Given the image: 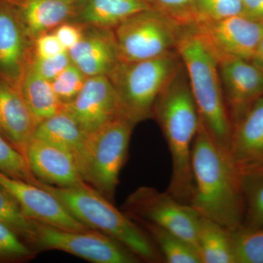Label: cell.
Listing matches in <instances>:
<instances>
[{"label": "cell", "instance_id": "cell-1", "mask_svg": "<svg viewBox=\"0 0 263 263\" xmlns=\"http://www.w3.org/2000/svg\"><path fill=\"white\" fill-rule=\"evenodd\" d=\"M192 176L190 205L200 216L229 230L242 226L245 203L239 169L201 122L192 150Z\"/></svg>", "mask_w": 263, "mask_h": 263}, {"label": "cell", "instance_id": "cell-2", "mask_svg": "<svg viewBox=\"0 0 263 263\" xmlns=\"http://www.w3.org/2000/svg\"><path fill=\"white\" fill-rule=\"evenodd\" d=\"M153 118L160 125L172 160L167 191L179 202L190 205L192 150L200 119L183 63L157 99Z\"/></svg>", "mask_w": 263, "mask_h": 263}, {"label": "cell", "instance_id": "cell-3", "mask_svg": "<svg viewBox=\"0 0 263 263\" xmlns=\"http://www.w3.org/2000/svg\"><path fill=\"white\" fill-rule=\"evenodd\" d=\"M176 50L184 66L200 122L224 150L229 148L232 124L216 57L193 25L183 28Z\"/></svg>", "mask_w": 263, "mask_h": 263}, {"label": "cell", "instance_id": "cell-4", "mask_svg": "<svg viewBox=\"0 0 263 263\" xmlns=\"http://www.w3.org/2000/svg\"><path fill=\"white\" fill-rule=\"evenodd\" d=\"M34 184L56 197L84 226L120 242L141 260L164 262L162 254L146 232L89 185L81 187H58L38 180Z\"/></svg>", "mask_w": 263, "mask_h": 263}, {"label": "cell", "instance_id": "cell-5", "mask_svg": "<svg viewBox=\"0 0 263 263\" xmlns=\"http://www.w3.org/2000/svg\"><path fill=\"white\" fill-rule=\"evenodd\" d=\"M181 65L176 49L151 60L118 62L107 76L117 93L119 118L134 127L153 118L157 99Z\"/></svg>", "mask_w": 263, "mask_h": 263}, {"label": "cell", "instance_id": "cell-6", "mask_svg": "<svg viewBox=\"0 0 263 263\" xmlns=\"http://www.w3.org/2000/svg\"><path fill=\"white\" fill-rule=\"evenodd\" d=\"M134 126L122 118L89 135L88 152L81 174L85 182L113 202L121 170L127 160Z\"/></svg>", "mask_w": 263, "mask_h": 263}, {"label": "cell", "instance_id": "cell-7", "mask_svg": "<svg viewBox=\"0 0 263 263\" xmlns=\"http://www.w3.org/2000/svg\"><path fill=\"white\" fill-rule=\"evenodd\" d=\"M183 28L154 9L129 17L113 29L119 61H143L176 49Z\"/></svg>", "mask_w": 263, "mask_h": 263}, {"label": "cell", "instance_id": "cell-8", "mask_svg": "<svg viewBox=\"0 0 263 263\" xmlns=\"http://www.w3.org/2000/svg\"><path fill=\"white\" fill-rule=\"evenodd\" d=\"M32 248L62 251L95 263L141 262L125 246L100 232L61 229L38 221Z\"/></svg>", "mask_w": 263, "mask_h": 263}, {"label": "cell", "instance_id": "cell-9", "mask_svg": "<svg viewBox=\"0 0 263 263\" xmlns=\"http://www.w3.org/2000/svg\"><path fill=\"white\" fill-rule=\"evenodd\" d=\"M122 209L131 219H141L163 228L197 248L200 214L191 205L176 200L168 192L141 186L127 197Z\"/></svg>", "mask_w": 263, "mask_h": 263}, {"label": "cell", "instance_id": "cell-10", "mask_svg": "<svg viewBox=\"0 0 263 263\" xmlns=\"http://www.w3.org/2000/svg\"><path fill=\"white\" fill-rule=\"evenodd\" d=\"M216 60L235 57L252 61L263 35V22L245 15L194 24Z\"/></svg>", "mask_w": 263, "mask_h": 263}, {"label": "cell", "instance_id": "cell-11", "mask_svg": "<svg viewBox=\"0 0 263 263\" xmlns=\"http://www.w3.org/2000/svg\"><path fill=\"white\" fill-rule=\"evenodd\" d=\"M0 186L32 220L61 229L91 230L74 217L56 197L37 185L13 179L0 171Z\"/></svg>", "mask_w": 263, "mask_h": 263}, {"label": "cell", "instance_id": "cell-12", "mask_svg": "<svg viewBox=\"0 0 263 263\" xmlns=\"http://www.w3.org/2000/svg\"><path fill=\"white\" fill-rule=\"evenodd\" d=\"M63 109L87 135L119 118L117 93L107 76L88 77L79 94Z\"/></svg>", "mask_w": 263, "mask_h": 263}, {"label": "cell", "instance_id": "cell-13", "mask_svg": "<svg viewBox=\"0 0 263 263\" xmlns=\"http://www.w3.org/2000/svg\"><path fill=\"white\" fill-rule=\"evenodd\" d=\"M219 76L232 124L263 96V70L235 57L218 60Z\"/></svg>", "mask_w": 263, "mask_h": 263}, {"label": "cell", "instance_id": "cell-14", "mask_svg": "<svg viewBox=\"0 0 263 263\" xmlns=\"http://www.w3.org/2000/svg\"><path fill=\"white\" fill-rule=\"evenodd\" d=\"M32 49L14 5L0 0V79L18 90Z\"/></svg>", "mask_w": 263, "mask_h": 263}, {"label": "cell", "instance_id": "cell-15", "mask_svg": "<svg viewBox=\"0 0 263 263\" xmlns=\"http://www.w3.org/2000/svg\"><path fill=\"white\" fill-rule=\"evenodd\" d=\"M34 177L46 184L58 187L87 186L73 156L48 142L33 138L25 155Z\"/></svg>", "mask_w": 263, "mask_h": 263}, {"label": "cell", "instance_id": "cell-16", "mask_svg": "<svg viewBox=\"0 0 263 263\" xmlns=\"http://www.w3.org/2000/svg\"><path fill=\"white\" fill-rule=\"evenodd\" d=\"M67 51L72 63L87 77L108 76L119 62L110 29L84 26L81 41Z\"/></svg>", "mask_w": 263, "mask_h": 263}, {"label": "cell", "instance_id": "cell-17", "mask_svg": "<svg viewBox=\"0 0 263 263\" xmlns=\"http://www.w3.org/2000/svg\"><path fill=\"white\" fill-rule=\"evenodd\" d=\"M228 153L238 169L263 164V96L233 124Z\"/></svg>", "mask_w": 263, "mask_h": 263}, {"label": "cell", "instance_id": "cell-18", "mask_svg": "<svg viewBox=\"0 0 263 263\" xmlns=\"http://www.w3.org/2000/svg\"><path fill=\"white\" fill-rule=\"evenodd\" d=\"M37 126L19 90L0 79V133L25 157Z\"/></svg>", "mask_w": 263, "mask_h": 263}, {"label": "cell", "instance_id": "cell-19", "mask_svg": "<svg viewBox=\"0 0 263 263\" xmlns=\"http://www.w3.org/2000/svg\"><path fill=\"white\" fill-rule=\"evenodd\" d=\"M14 5L21 22L33 41L54 30L75 14L76 0H8Z\"/></svg>", "mask_w": 263, "mask_h": 263}, {"label": "cell", "instance_id": "cell-20", "mask_svg": "<svg viewBox=\"0 0 263 263\" xmlns=\"http://www.w3.org/2000/svg\"><path fill=\"white\" fill-rule=\"evenodd\" d=\"M149 9L146 0H76L70 22L114 29L129 17Z\"/></svg>", "mask_w": 263, "mask_h": 263}, {"label": "cell", "instance_id": "cell-21", "mask_svg": "<svg viewBox=\"0 0 263 263\" xmlns=\"http://www.w3.org/2000/svg\"><path fill=\"white\" fill-rule=\"evenodd\" d=\"M34 138L68 152L75 158L81 174L87 155L89 135L81 129L64 109L40 122L34 132Z\"/></svg>", "mask_w": 263, "mask_h": 263}, {"label": "cell", "instance_id": "cell-22", "mask_svg": "<svg viewBox=\"0 0 263 263\" xmlns=\"http://www.w3.org/2000/svg\"><path fill=\"white\" fill-rule=\"evenodd\" d=\"M18 90L37 124L63 110V103L53 91L51 83L38 74L29 63Z\"/></svg>", "mask_w": 263, "mask_h": 263}, {"label": "cell", "instance_id": "cell-23", "mask_svg": "<svg viewBox=\"0 0 263 263\" xmlns=\"http://www.w3.org/2000/svg\"><path fill=\"white\" fill-rule=\"evenodd\" d=\"M197 247L202 263H235L230 230L201 216L197 228Z\"/></svg>", "mask_w": 263, "mask_h": 263}, {"label": "cell", "instance_id": "cell-24", "mask_svg": "<svg viewBox=\"0 0 263 263\" xmlns=\"http://www.w3.org/2000/svg\"><path fill=\"white\" fill-rule=\"evenodd\" d=\"M141 227L159 249L164 262L202 263L197 247L169 230L148 221L133 219Z\"/></svg>", "mask_w": 263, "mask_h": 263}, {"label": "cell", "instance_id": "cell-25", "mask_svg": "<svg viewBox=\"0 0 263 263\" xmlns=\"http://www.w3.org/2000/svg\"><path fill=\"white\" fill-rule=\"evenodd\" d=\"M240 186L245 203L243 226L263 227V164L239 169Z\"/></svg>", "mask_w": 263, "mask_h": 263}, {"label": "cell", "instance_id": "cell-26", "mask_svg": "<svg viewBox=\"0 0 263 263\" xmlns=\"http://www.w3.org/2000/svg\"><path fill=\"white\" fill-rule=\"evenodd\" d=\"M235 263H263V227L230 230Z\"/></svg>", "mask_w": 263, "mask_h": 263}, {"label": "cell", "instance_id": "cell-27", "mask_svg": "<svg viewBox=\"0 0 263 263\" xmlns=\"http://www.w3.org/2000/svg\"><path fill=\"white\" fill-rule=\"evenodd\" d=\"M0 221L11 228L32 247L37 221L32 220L22 210L14 199L0 186Z\"/></svg>", "mask_w": 263, "mask_h": 263}, {"label": "cell", "instance_id": "cell-28", "mask_svg": "<svg viewBox=\"0 0 263 263\" xmlns=\"http://www.w3.org/2000/svg\"><path fill=\"white\" fill-rule=\"evenodd\" d=\"M195 24L216 22L243 15L242 0H193Z\"/></svg>", "mask_w": 263, "mask_h": 263}, {"label": "cell", "instance_id": "cell-29", "mask_svg": "<svg viewBox=\"0 0 263 263\" xmlns=\"http://www.w3.org/2000/svg\"><path fill=\"white\" fill-rule=\"evenodd\" d=\"M0 171L27 182L34 183L37 179L29 169L27 159L0 133Z\"/></svg>", "mask_w": 263, "mask_h": 263}, {"label": "cell", "instance_id": "cell-30", "mask_svg": "<svg viewBox=\"0 0 263 263\" xmlns=\"http://www.w3.org/2000/svg\"><path fill=\"white\" fill-rule=\"evenodd\" d=\"M36 253L11 228L0 221V262L29 260Z\"/></svg>", "mask_w": 263, "mask_h": 263}, {"label": "cell", "instance_id": "cell-31", "mask_svg": "<svg viewBox=\"0 0 263 263\" xmlns=\"http://www.w3.org/2000/svg\"><path fill=\"white\" fill-rule=\"evenodd\" d=\"M87 78L77 66L72 63L51 83L57 96L65 105L79 94Z\"/></svg>", "mask_w": 263, "mask_h": 263}, {"label": "cell", "instance_id": "cell-32", "mask_svg": "<svg viewBox=\"0 0 263 263\" xmlns=\"http://www.w3.org/2000/svg\"><path fill=\"white\" fill-rule=\"evenodd\" d=\"M152 9L160 12L181 27L195 24L193 0H146Z\"/></svg>", "mask_w": 263, "mask_h": 263}, {"label": "cell", "instance_id": "cell-33", "mask_svg": "<svg viewBox=\"0 0 263 263\" xmlns=\"http://www.w3.org/2000/svg\"><path fill=\"white\" fill-rule=\"evenodd\" d=\"M72 63V60L67 51L48 58H39L32 55L29 62L33 69L38 74L50 82L54 80L66 67Z\"/></svg>", "mask_w": 263, "mask_h": 263}, {"label": "cell", "instance_id": "cell-34", "mask_svg": "<svg viewBox=\"0 0 263 263\" xmlns=\"http://www.w3.org/2000/svg\"><path fill=\"white\" fill-rule=\"evenodd\" d=\"M67 51L52 32L44 33L33 41L32 55L39 58H48Z\"/></svg>", "mask_w": 263, "mask_h": 263}, {"label": "cell", "instance_id": "cell-35", "mask_svg": "<svg viewBox=\"0 0 263 263\" xmlns=\"http://www.w3.org/2000/svg\"><path fill=\"white\" fill-rule=\"evenodd\" d=\"M84 30V25L67 22L57 27L53 32L65 49L68 51L81 41Z\"/></svg>", "mask_w": 263, "mask_h": 263}, {"label": "cell", "instance_id": "cell-36", "mask_svg": "<svg viewBox=\"0 0 263 263\" xmlns=\"http://www.w3.org/2000/svg\"><path fill=\"white\" fill-rule=\"evenodd\" d=\"M243 15L263 22V0H242Z\"/></svg>", "mask_w": 263, "mask_h": 263}, {"label": "cell", "instance_id": "cell-37", "mask_svg": "<svg viewBox=\"0 0 263 263\" xmlns=\"http://www.w3.org/2000/svg\"><path fill=\"white\" fill-rule=\"evenodd\" d=\"M252 62L259 68L263 70V35L259 43L258 47L255 52V54L252 59Z\"/></svg>", "mask_w": 263, "mask_h": 263}]
</instances>
